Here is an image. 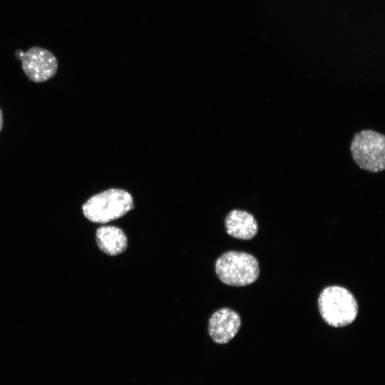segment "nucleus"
Wrapping results in <instances>:
<instances>
[{
  "instance_id": "obj_6",
  "label": "nucleus",
  "mask_w": 385,
  "mask_h": 385,
  "mask_svg": "<svg viewBox=\"0 0 385 385\" xmlns=\"http://www.w3.org/2000/svg\"><path fill=\"white\" fill-rule=\"evenodd\" d=\"M241 326L238 313L230 308H221L215 312L208 322V332L216 344H225L237 334Z\"/></svg>"
},
{
  "instance_id": "obj_1",
  "label": "nucleus",
  "mask_w": 385,
  "mask_h": 385,
  "mask_svg": "<svg viewBox=\"0 0 385 385\" xmlns=\"http://www.w3.org/2000/svg\"><path fill=\"white\" fill-rule=\"evenodd\" d=\"M318 308L323 320L337 328L351 324L358 314L354 296L345 287L337 285L328 286L321 292Z\"/></svg>"
},
{
  "instance_id": "obj_2",
  "label": "nucleus",
  "mask_w": 385,
  "mask_h": 385,
  "mask_svg": "<svg viewBox=\"0 0 385 385\" xmlns=\"http://www.w3.org/2000/svg\"><path fill=\"white\" fill-rule=\"evenodd\" d=\"M134 208L132 195L123 189L111 188L91 197L82 206L84 216L96 223H106Z\"/></svg>"
},
{
  "instance_id": "obj_5",
  "label": "nucleus",
  "mask_w": 385,
  "mask_h": 385,
  "mask_svg": "<svg viewBox=\"0 0 385 385\" xmlns=\"http://www.w3.org/2000/svg\"><path fill=\"white\" fill-rule=\"evenodd\" d=\"M15 57L21 61V67L28 78L35 83H41L53 78L58 71V61L48 49L33 46L27 51L17 49Z\"/></svg>"
},
{
  "instance_id": "obj_8",
  "label": "nucleus",
  "mask_w": 385,
  "mask_h": 385,
  "mask_svg": "<svg viewBox=\"0 0 385 385\" xmlns=\"http://www.w3.org/2000/svg\"><path fill=\"white\" fill-rule=\"evenodd\" d=\"M96 239L99 249L111 256L123 253L128 246V238L125 232L115 226H102L96 232Z\"/></svg>"
},
{
  "instance_id": "obj_3",
  "label": "nucleus",
  "mask_w": 385,
  "mask_h": 385,
  "mask_svg": "<svg viewBox=\"0 0 385 385\" xmlns=\"http://www.w3.org/2000/svg\"><path fill=\"white\" fill-rule=\"evenodd\" d=\"M215 272L221 282L236 287L250 284L260 275L259 262L252 255L228 251L217 258Z\"/></svg>"
},
{
  "instance_id": "obj_4",
  "label": "nucleus",
  "mask_w": 385,
  "mask_h": 385,
  "mask_svg": "<svg viewBox=\"0 0 385 385\" xmlns=\"http://www.w3.org/2000/svg\"><path fill=\"white\" fill-rule=\"evenodd\" d=\"M351 156L362 170L371 173L385 168V135L373 130H362L354 135L351 142Z\"/></svg>"
},
{
  "instance_id": "obj_7",
  "label": "nucleus",
  "mask_w": 385,
  "mask_h": 385,
  "mask_svg": "<svg viewBox=\"0 0 385 385\" xmlns=\"http://www.w3.org/2000/svg\"><path fill=\"white\" fill-rule=\"evenodd\" d=\"M225 225L227 234L240 240H250L258 231V225L255 217L242 210L230 211L225 217Z\"/></svg>"
},
{
  "instance_id": "obj_9",
  "label": "nucleus",
  "mask_w": 385,
  "mask_h": 385,
  "mask_svg": "<svg viewBox=\"0 0 385 385\" xmlns=\"http://www.w3.org/2000/svg\"><path fill=\"white\" fill-rule=\"evenodd\" d=\"M3 123H4L3 113H2L1 109L0 108V131L3 128Z\"/></svg>"
}]
</instances>
